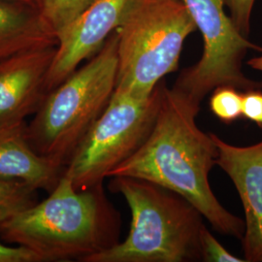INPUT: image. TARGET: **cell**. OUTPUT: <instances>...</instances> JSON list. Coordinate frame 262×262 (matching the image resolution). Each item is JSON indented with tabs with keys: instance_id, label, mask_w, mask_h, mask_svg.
Segmentation results:
<instances>
[{
	"instance_id": "6da1fadb",
	"label": "cell",
	"mask_w": 262,
	"mask_h": 262,
	"mask_svg": "<svg viewBox=\"0 0 262 262\" xmlns=\"http://www.w3.org/2000/svg\"><path fill=\"white\" fill-rule=\"evenodd\" d=\"M199 109L200 105L163 81L159 114L149 137L108 178L143 179L168 188L196 207L217 232L242 240L245 221L221 204L209 183L217 148L211 133L196 124Z\"/></svg>"
},
{
	"instance_id": "7a4b0ae2",
	"label": "cell",
	"mask_w": 262,
	"mask_h": 262,
	"mask_svg": "<svg viewBox=\"0 0 262 262\" xmlns=\"http://www.w3.org/2000/svg\"><path fill=\"white\" fill-rule=\"evenodd\" d=\"M121 217L103 184L79 190L62 175L49 196L0 223V238L41 262L79 260L119 243Z\"/></svg>"
},
{
	"instance_id": "3957f363",
	"label": "cell",
	"mask_w": 262,
	"mask_h": 262,
	"mask_svg": "<svg viewBox=\"0 0 262 262\" xmlns=\"http://www.w3.org/2000/svg\"><path fill=\"white\" fill-rule=\"evenodd\" d=\"M109 184L130 209L127 238L84 262H186L202 259V214L185 197L143 179L115 176Z\"/></svg>"
},
{
	"instance_id": "277c9868",
	"label": "cell",
	"mask_w": 262,
	"mask_h": 262,
	"mask_svg": "<svg viewBox=\"0 0 262 262\" xmlns=\"http://www.w3.org/2000/svg\"><path fill=\"white\" fill-rule=\"evenodd\" d=\"M116 30L85 66L48 93L27 125L31 147L66 168L86 133L101 116L116 88Z\"/></svg>"
},
{
	"instance_id": "5b68a950",
	"label": "cell",
	"mask_w": 262,
	"mask_h": 262,
	"mask_svg": "<svg viewBox=\"0 0 262 262\" xmlns=\"http://www.w3.org/2000/svg\"><path fill=\"white\" fill-rule=\"evenodd\" d=\"M197 30L183 0H133L118 34L115 92L147 98L178 69L184 42Z\"/></svg>"
},
{
	"instance_id": "8992f818",
	"label": "cell",
	"mask_w": 262,
	"mask_h": 262,
	"mask_svg": "<svg viewBox=\"0 0 262 262\" xmlns=\"http://www.w3.org/2000/svg\"><path fill=\"white\" fill-rule=\"evenodd\" d=\"M163 79L147 98L115 92L66 164L63 174L83 190L103 184L110 172L140 148L157 121Z\"/></svg>"
},
{
	"instance_id": "52a82bcc",
	"label": "cell",
	"mask_w": 262,
	"mask_h": 262,
	"mask_svg": "<svg viewBox=\"0 0 262 262\" xmlns=\"http://www.w3.org/2000/svg\"><path fill=\"white\" fill-rule=\"evenodd\" d=\"M203 38V53L196 64L184 69L172 89L200 105L208 94L219 86L239 91L259 90L262 83L243 72L248 51L262 53L225 13V0H183Z\"/></svg>"
},
{
	"instance_id": "ba28073f",
	"label": "cell",
	"mask_w": 262,
	"mask_h": 262,
	"mask_svg": "<svg viewBox=\"0 0 262 262\" xmlns=\"http://www.w3.org/2000/svg\"><path fill=\"white\" fill-rule=\"evenodd\" d=\"M133 0H94L66 28L56 33V54L48 71L46 94L98 53L121 25Z\"/></svg>"
},
{
	"instance_id": "9c48e42d",
	"label": "cell",
	"mask_w": 262,
	"mask_h": 262,
	"mask_svg": "<svg viewBox=\"0 0 262 262\" xmlns=\"http://www.w3.org/2000/svg\"><path fill=\"white\" fill-rule=\"evenodd\" d=\"M217 148L216 164L231 179L242 201L244 258L262 262V141L239 147L211 133Z\"/></svg>"
},
{
	"instance_id": "30bf717a",
	"label": "cell",
	"mask_w": 262,
	"mask_h": 262,
	"mask_svg": "<svg viewBox=\"0 0 262 262\" xmlns=\"http://www.w3.org/2000/svg\"><path fill=\"white\" fill-rule=\"evenodd\" d=\"M56 46L37 48L0 60V125L33 116L46 95Z\"/></svg>"
},
{
	"instance_id": "8fae6325",
	"label": "cell",
	"mask_w": 262,
	"mask_h": 262,
	"mask_svg": "<svg viewBox=\"0 0 262 262\" xmlns=\"http://www.w3.org/2000/svg\"><path fill=\"white\" fill-rule=\"evenodd\" d=\"M27 125L26 121L0 125V180L21 182L50 193L66 168L34 150Z\"/></svg>"
},
{
	"instance_id": "7c38bea8",
	"label": "cell",
	"mask_w": 262,
	"mask_h": 262,
	"mask_svg": "<svg viewBox=\"0 0 262 262\" xmlns=\"http://www.w3.org/2000/svg\"><path fill=\"white\" fill-rule=\"evenodd\" d=\"M6 0H0V60L37 48L56 46L54 31L43 18L34 19Z\"/></svg>"
},
{
	"instance_id": "4fadbf2b",
	"label": "cell",
	"mask_w": 262,
	"mask_h": 262,
	"mask_svg": "<svg viewBox=\"0 0 262 262\" xmlns=\"http://www.w3.org/2000/svg\"><path fill=\"white\" fill-rule=\"evenodd\" d=\"M37 191L21 182L0 180V223L37 203Z\"/></svg>"
},
{
	"instance_id": "5bb4252c",
	"label": "cell",
	"mask_w": 262,
	"mask_h": 262,
	"mask_svg": "<svg viewBox=\"0 0 262 262\" xmlns=\"http://www.w3.org/2000/svg\"><path fill=\"white\" fill-rule=\"evenodd\" d=\"M94 0H42L41 16L55 35L84 11Z\"/></svg>"
},
{
	"instance_id": "9a60e30c",
	"label": "cell",
	"mask_w": 262,
	"mask_h": 262,
	"mask_svg": "<svg viewBox=\"0 0 262 262\" xmlns=\"http://www.w3.org/2000/svg\"><path fill=\"white\" fill-rule=\"evenodd\" d=\"M210 109L224 122H235L243 116V94L232 86H219L213 91Z\"/></svg>"
},
{
	"instance_id": "2e32d148",
	"label": "cell",
	"mask_w": 262,
	"mask_h": 262,
	"mask_svg": "<svg viewBox=\"0 0 262 262\" xmlns=\"http://www.w3.org/2000/svg\"><path fill=\"white\" fill-rule=\"evenodd\" d=\"M202 260L207 262H246L225 249L204 226L200 234Z\"/></svg>"
},
{
	"instance_id": "e0dca14e",
	"label": "cell",
	"mask_w": 262,
	"mask_h": 262,
	"mask_svg": "<svg viewBox=\"0 0 262 262\" xmlns=\"http://www.w3.org/2000/svg\"><path fill=\"white\" fill-rule=\"evenodd\" d=\"M235 26L248 37L251 31V19L255 0H225Z\"/></svg>"
},
{
	"instance_id": "ac0fdd59",
	"label": "cell",
	"mask_w": 262,
	"mask_h": 262,
	"mask_svg": "<svg viewBox=\"0 0 262 262\" xmlns=\"http://www.w3.org/2000/svg\"><path fill=\"white\" fill-rule=\"evenodd\" d=\"M0 262H41L33 252L25 247L5 243L0 238Z\"/></svg>"
},
{
	"instance_id": "d6986e66",
	"label": "cell",
	"mask_w": 262,
	"mask_h": 262,
	"mask_svg": "<svg viewBox=\"0 0 262 262\" xmlns=\"http://www.w3.org/2000/svg\"><path fill=\"white\" fill-rule=\"evenodd\" d=\"M243 117L262 127V93L252 90L243 93Z\"/></svg>"
},
{
	"instance_id": "ffe728a7",
	"label": "cell",
	"mask_w": 262,
	"mask_h": 262,
	"mask_svg": "<svg viewBox=\"0 0 262 262\" xmlns=\"http://www.w3.org/2000/svg\"><path fill=\"white\" fill-rule=\"evenodd\" d=\"M248 66L254 70L262 72V56H255L248 61Z\"/></svg>"
},
{
	"instance_id": "44dd1931",
	"label": "cell",
	"mask_w": 262,
	"mask_h": 262,
	"mask_svg": "<svg viewBox=\"0 0 262 262\" xmlns=\"http://www.w3.org/2000/svg\"><path fill=\"white\" fill-rule=\"evenodd\" d=\"M7 1H19V2H29L30 0H7Z\"/></svg>"
}]
</instances>
